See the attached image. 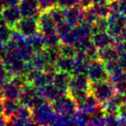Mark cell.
<instances>
[{
    "label": "cell",
    "mask_w": 126,
    "mask_h": 126,
    "mask_svg": "<svg viewBox=\"0 0 126 126\" xmlns=\"http://www.w3.org/2000/svg\"><path fill=\"white\" fill-rule=\"evenodd\" d=\"M77 104L78 110L83 111L87 114H89V115L93 114L99 109V102L91 93H89L82 100L77 102Z\"/></svg>",
    "instance_id": "obj_13"
},
{
    "label": "cell",
    "mask_w": 126,
    "mask_h": 126,
    "mask_svg": "<svg viewBox=\"0 0 126 126\" xmlns=\"http://www.w3.org/2000/svg\"><path fill=\"white\" fill-rule=\"evenodd\" d=\"M32 120L34 124L39 125H53L56 112L53 107V103L43 100L42 103L32 110Z\"/></svg>",
    "instance_id": "obj_2"
},
{
    "label": "cell",
    "mask_w": 126,
    "mask_h": 126,
    "mask_svg": "<svg viewBox=\"0 0 126 126\" xmlns=\"http://www.w3.org/2000/svg\"><path fill=\"white\" fill-rule=\"evenodd\" d=\"M11 77L12 76L6 68V65L3 63L2 59H0V81H9Z\"/></svg>",
    "instance_id": "obj_29"
},
{
    "label": "cell",
    "mask_w": 126,
    "mask_h": 126,
    "mask_svg": "<svg viewBox=\"0 0 126 126\" xmlns=\"http://www.w3.org/2000/svg\"><path fill=\"white\" fill-rule=\"evenodd\" d=\"M55 66L57 71L66 72L72 75L75 66V57H68L60 54L56 60Z\"/></svg>",
    "instance_id": "obj_18"
},
{
    "label": "cell",
    "mask_w": 126,
    "mask_h": 126,
    "mask_svg": "<svg viewBox=\"0 0 126 126\" xmlns=\"http://www.w3.org/2000/svg\"><path fill=\"white\" fill-rule=\"evenodd\" d=\"M87 76L90 82L106 80L109 78V73L105 66V63L100 59H94L89 62L87 71Z\"/></svg>",
    "instance_id": "obj_6"
},
{
    "label": "cell",
    "mask_w": 126,
    "mask_h": 126,
    "mask_svg": "<svg viewBox=\"0 0 126 126\" xmlns=\"http://www.w3.org/2000/svg\"><path fill=\"white\" fill-rule=\"evenodd\" d=\"M39 91V94L42 97L43 99H45L49 102H54L56 99L63 96V94L61 91L56 88L53 84H48L45 85L43 87H41V88H37Z\"/></svg>",
    "instance_id": "obj_16"
},
{
    "label": "cell",
    "mask_w": 126,
    "mask_h": 126,
    "mask_svg": "<svg viewBox=\"0 0 126 126\" xmlns=\"http://www.w3.org/2000/svg\"><path fill=\"white\" fill-rule=\"evenodd\" d=\"M91 41L98 49H102L108 46L113 45L114 37L111 36L109 32H94L91 36Z\"/></svg>",
    "instance_id": "obj_15"
},
{
    "label": "cell",
    "mask_w": 126,
    "mask_h": 126,
    "mask_svg": "<svg viewBox=\"0 0 126 126\" xmlns=\"http://www.w3.org/2000/svg\"><path fill=\"white\" fill-rule=\"evenodd\" d=\"M59 52L60 54L64 56H68V57H75L77 55V51L76 47L71 44H63L61 43L59 45Z\"/></svg>",
    "instance_id": "obj_26"
},
{
    "label": "cell",
    "mask_w": 126,
    "mask_h": 126,
    "mask_svg": "<svg viewBox=\"0 0 126 126\" xmlns=\"http://www.w3.org/2000/svg\"><path fill=\"white\" fill-rule=\"evenodd\" d=\"M7 124L9 125H32V110L31 108L24 105H19L15 113L8 119Z\"/></svg>",
    "instance_id": "obj_7"
},
{
    "label": "cell",
    "mask_w": 126,
    "mask_h": 126,
    "mask_svg": "<svg viewBox=\"0 0 126 126\" xmlns=\"http://www.w3.org/2000/svg\"><path fill=\"white\" fill-rule=\"evenodd\" d=\"M84 13L85 8L82 7L80 5L75 6L73 7L64 9V18L65 21L68 24L73 27H76L81 22L84 21Z\"/></svg>",
    "instance_id": "obj_10"
},
{
    "label": "cell",
    "mask_w": 126,
    "mask_h": 126,
    "mask_svg": "<svg viewBox=\"0 0 126 126\" xmlns=\"http://www.w3.org/2000/svg\"><path fill=\"white\" fill-rule=\"evenodd\" d=\"M108 19V32L113 37L119 35L126 28V16L122 13L111 11L107 17Z\"/></svg>",
    "instance_id": "obj_8"
},
{
    "label": "cell",
    "mask_w": 126,
    "mask_h": 126,
    "mask_svg": "<svg viewBox=\"0 0 126 126\" xmlns=\"http://www.w3.org/2000/svg\"><path fill=\"white\" fill-rule=\"evenodd\" d=\"M42 10H47L57 5V0H37Z\"/></svg>",
    "instance_id": "obj_30"
},
{
    "label": "cell",
    "mask_w": 126,
    "mask_h": 126,
    "mask_svg": "<svg viewBox=\"0 0 126 126\" xmlns=\"http://www.w3.org/2000/svg\"><path fill=\"white\" fill-rule=\"evenodd\" d=\"M2 16L8 26L11 28H15L16 24L22 18V14L18 6H13V7H5L2 11Z\"/></svg>",
    "instance_id": "obj_14"
},
{
    "label": "cell",
    "mask_w": 126,
    "mask_h": 126,
    "mask_svg": "<svg viewBox=\"0 0 126 126\" xmlns=\"http://www.w3.org/2000/svg\"><path fill=\"white\" fill-rule=\"evenodd\" d=\"M14 28H11L7 24L0 26V42L7 43L11 37V33Z\"/></svg>",
    "instance_id": "obj_25"
},
{
    "label": "cell",
    "mask_w": 126,
    "mask_h": 126,
    "mask_svg": "<svg viewBox=\"0 0 126 126\" xmlns=\"http://www.w3.org/2000/svg\"><path fill=\"white\" fill-rule=\"evenodd\" d=\"M118 56H119V53L113 45L108 46L102 49H98V58L104 63H107L112 60H116L118 58Z\"/></svg>",
    "instance_id": "obj_21"
},
{
    "label": "cell",
    "mask_w": 126,
    "mask_h": 126,
    "mask_svg": "<svg viewBox=\"0 0 126 126\" xmlns=\"http://www.w3.org/2000/svg\"><path fill=\"white\" fill-rule=\"evenodd\" d=\"M110 4L111 11H116L126 16V0H113Z\"/></svg>",
    "instance_id": "obj_27"
},
{
    "label": "cell",
    "mask_w": 126,
    "mask_h": 126,
    "mask_svg": "<svg viewBox=\"0 0 126 126\" xmlns=\"http://www.w3.org/2000/svg\"><path fill=\"white\" fill-rule=\"evenodd\" d=\"M43 100L45 99H43L40 96L38 88L34 87L33 85L28 83L21 88L20 96L18 98V101L21 105L29 107L32 110L34 107L42 103Z\"/></svg>",
    "instance_id": "obj_4"
},
{
    "label": "cell",
    "mask_w": 126,
    "mask_h": 126,
    "mask_svg": "<svg viewBox=\"0 0 126 126\" xmlns=\"http://www.w3.org/2000/svg\"><path fill=\"white\" fill-rule=\"evenodd\" d=\"M7 124V120L5 118V116L0 113V125H6Z\"/></svg>",
    "instance_id": "obj_34"
},
{
    "label": "cell",
    "mask_w": 126,
    "mask_h": 126,
    "mask_svg": "<svg viewBox=\"0 0 126 126\" xmlns=\"http://www.w3.org/2000/svg\"><path fill=\"white\" fill-rule=\"evenodd\" d=\"M39 32L42 34H47L56 31V23L47 10H42L38 16Z\"/></svg>",
    "instance_id": "obj_11"
},
{
    "label": "cell",
    "mask_w": 126,
    "mask_h": 126,
    "mask_svg": "<svg viewBox=\"0 0 126 126\" xmlns=\"http://www.w3.org/2000/svg\"><path fill=\"white\" fill-rule=\"evenodd\" d=\"M18 7L22 17H38L42 11L37 0H20Z\"/></svg>",
    "instance_id": "obj_12"
},
{
    "label": "cell",
    "mask_w": 126,
    "mask_h": 126,
    "mask_svg": "<svg viewBox=\"0 0 126 126\" xmlns=\"http://www.w3.org/2000/svg\"><path fill=\"white\" fill-rule=\"evenodd\" d=\"M71 76H72L71 74L66 73V72H62V71H56L54 73L53 84L63 94H67L68 93Z\"/></svg>",
    "instance_id": "obj_17"
},
{
    "label": "cell",
    "mask_w": 126,
    "mask_h": 126,
    "mask_svg": "<svg viewBox=\"0 0 126 126\" xmlns=\"http://www.w3.org/2000/svg\"><path fill=\"white\" fill-rule=\"evenodd\" d=\"M43 35L45 40V47H58L61 44L59 34L56 31L47 34H43Z\"/></svg>",
    "instance_id": "obj_24"
},
{
    "label": "cell",
    "mask_w": 126,
    "mask_h": 126,
    "mask_svg": "<svg viewBox=\"0 0 126 126\" xmlns=\"http://www.w3.org/2000/svg\"><path fill=\"white\" fill-rule=\"evenodd\" d=\"M117 60H118V63L121 65V67L123 69H126V52H123V53H119Z\"/></svg>",
    "instance_id": "obj_32"
},
{
    "label": "cell",
    "mask_w": 126,
    "mask_h": 126,
    "mask_svg": "<svg viewBox=\"0 0 126 126\" xmlns=\"http://www.w3.org/2000/svg\"><path fill=\"white\" fill-rule=\"evenodd\" d=\"M118 116H119V124H123V125L125 124L126 125V99L120 107Z\"/></svg>",
    "instance_id": "obj_31"
},
{
    "label": "cell",
    "mask_w": 126,
    "mask_h": 126,
    "mask_svg": "<svg viewBox=\"0 0 126 126\" xmlns=\"http://www.w3.org/2000/svg\"><path fill=\"white\" fill-rule=\"evenodd\" d=\"M48 13L50 16L52 17L54 22L56 23V26L60 23H62L63 21H65V18H64V9L59 7L58 6H54V7H51L49 9H47Z\"/></svg>",
    "instance_id": "obj_23"
},
{
    "label": "cell",
    "mask_w": 126,
    "mask_h": 126,
    "mask_svg": "<svg viewBox=\"0 0 126 126\" xmlns=\"http://www.w3.org/2000/svg\"><path fill=\"white\" fill-rule=\"evenodd\" d=\"M4 7H13V6H18L20 0H1Z\"/></svg>",
    "instance_id": "obj_33"
},
{
    "label": "cell",
    "mask_w": 126,
    "mask_h": 126,
    "mask_svg": "<svg viewBox=\"0 0 126 126\" xmlns=\"http://www.w3.org/2000/svg\"><path fill=\"white\" fill-rule=\"evenodd\" d=\"M90 93V80L87 74H73L71 76L68 93L77 102Z\"/></svg>",
    "instance_id": "obj_1"
},
{
    "label": "cell",
    "mask_w": 126,
    "mask_h": 126,
    "mask_svg": "<svg viewBox=\"0 0 126 126\" xmlns=\"http://www.w3.org/2000/svg\"><path fill=\"white\" fill-rule=\"evenodd\" d=\"M108 1H113V0H108Z\"/></svg>",
    "instance_id": "obj_35"
},
{
    "label": "cell",
    "mask_w": 126,
    "mask_h": 126,
    "mask_svg": "<svg viewBox=\"0 0 126 126\" xmlns=\"http://www.w3.org/2000/svg\"><path fill=\"white\" fill-rule=\"evenodd\" d=\"M27 42L31 44L33 50L37 52H41L45 48V40H44V35L41 32H38L37 33L33 35L27 37Z\"/></svg>",
    "instance_id": "obj_22"
},
{
    "label": "cell",
    "mask_w": 126,
    "mask_h": 126,
    "mask_svg": "<svg viewBox=\"0 0 126 126\" xmlns=\"http://www.w3.org/2000/svg\"><path fill=\"white\" fill-rule=\"evenodd\" d=\"M21 92V87L13 81H7L4 88V98L18 100Z\"/></svg>",
    "instance_id": "obj_20"
},
{
    "label": "cell",
    "mask_w": 126,
    "mask_h": 126,
    "mask_svg": "<svg viewBox=\"0 0 126 126\" xmlns=\"http://www.w3.org/2000/svg\"><path fill=\"white\" fill-rule=\"evenodd\" d=\"M79 1L80 0H57L56 6H58L63 9H67V8L79 5Z\"/></svg>",
    "instance_id": "obj_28"
},
{
    "label": "cell",
    "mask_w": 126,
    "mask_h": 126,
    "mask_svg": "<svg viewBox=\"0 0 126 126\" xmlns=\"http://www.w3.org/2000/svg\"><path fill=\"white\" fill-rule=\"evenodd\" d=\"M19 105H20L19 101L16 99L4 98L1 100V113L5 116L7 122H8V119L15 113Z\"/></svg>",
    "instance_id": "obj_19"
},
{
    "label": "cell",
    "mask_w": 126,
    "mask_h": 126,
    "mask_svg": "<svg viewBox=\"0 0 126 126\" xmlns=\"http://www.w3.org/2000/svg\"><path fill=\"white\" fill-rule=\"evenodd\" d=\"M116 91L117 90L115 85L111 81H107V79L97 82H90V93L97 98V100L101 105L108 101L115 94Z\"/></svg>",
    "instance_id": "obj_3"
},
{
    "label": "cell",
    "mask_w": 126,
    "mask_h": 126,
    "mask_svg": "<svg viewBox=\"0 0 126 126\" xmlns=\"http://www.w3.org/2000/svg\"><path fill=\"white\" fill-rule=\"evenodd\" d=\"M53 107L56 113L63 115L73 116L77 110V101L69 94L61 96L58 99L53 102Z\"/></svg>",
    "instance_id": "obj_5"
},
{
    "label": "cell",
    "mask_w": 126,
    "mask_h": 126,
    "mask_svg": "<svg viewBox=\"0 0 126 126\" xmlns=\"http://www.w3.org/2000/svg\"><path fill=\"white\" fill-rule=\"evenodd\" d=\"M26 38L39 32L38 17H22L15 28Z\"/></svg>",
    "instance_id": "obj_9"
}]
</instances>
